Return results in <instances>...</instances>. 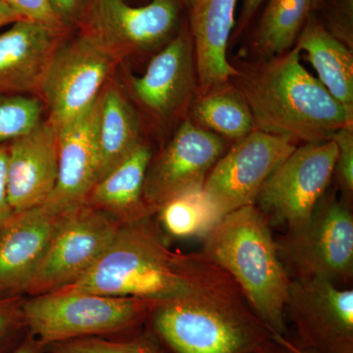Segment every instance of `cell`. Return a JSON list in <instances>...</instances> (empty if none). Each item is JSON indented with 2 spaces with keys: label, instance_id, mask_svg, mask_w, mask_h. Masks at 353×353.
<instances>
[{
  "label": "cell",
  "instance_id": "6da1fadb",
  "mask_svg": "<svg viewBox=\"0 0 353 353\" xmlns=\"http://www.w3.org/2000/svg\"><path fill=\"white\" fill-rule=\"evenodd\" d=\"M57 292L157 301L243 296L231 276L203 252L172 250L152 216L121 225L97 263L73 284Z\"/></svg>",
  "mask_w": 353,
  "mask_h": 353
},
{
  "label": "cell",
  "instance_id": "7a4b0ae2",
  "mask_svg": "<svg viewBox=\"0 0 353 353\" xmlns=\"http://www.w3.org/2000/svg\"><path fill=\"white\" fill-rule=\"evenodd\" d=\"M233 79L259 131L306 145L331 141L353 127V112L304 68L296 48Z\"/></svg>",
  "mask_w": 353,
  "mask_h": 353
},
{
  "label": "cell",
  "instance_id": "3957f363",
  "mask_svg": "<svg viewBox=\"0 0 353 353\" xmlns=\"http://www.w3.org/2000/svg\"><path fill=\"white\" fill-rule=\"evenodd\" d=\"M203 253L227 272L272 336H287L290 280L267 217L252 205L229 213L205 236Z\"/></svg>",
  "mask_w": 353,
  "mask_h": 353
},
{
  "label": "cell",
  "instance_id": "277c9868",
  "mask_svg": "<svg viewBox=\"0 0 353 353\" xmlns=\"http://www.w3.org/2000/svg\"><path fill=\"white\" fill-rule=\"evenodd\" d=\"M243 296L160 301L148 331L169 353H250L268 345L272 334Z\"/></svg>",
  "mask_w": 353,
  "mask_h": 353
},
{
  "label": "cell",
  "instance_id": "5b68a950",
  "mask_svg": "<svg viewBox=\"0 0 353 353\" xmlns=\"http://www.w3.org/2000/svg\"><path fill=\"white\" fill-rule=\"evenodd\" d=\"M160 301L88 292H52L24 299L28 334L41 347L75 340L127 338L139 333Z\"/></svg>",
  "mask_w": 353,
  "mask_h": 353
},
{
  "label": "cell",
  "instance_id": "8992f818",
  "mask_svg": "<svg viewBox=\"0 0 353 353\" xmlns=\"http://www.w3.org/2000/svg\"><path fill=\"white\" fill-rule=\"evenodd\" d=\"M118 62L108 48L82 31L62 41L39 92L55 129L75 120L97 101Z\"/></svg>",
  "mask_w": 353,
  "mask_h": 353
},
{
  "label": "cell",
  "instance_id": "52a82bcc",
  "mask_svg": "<svg viewBox=\"0 0 353 353\" xmlns=\"http://www.w3.org/2000/svg\"><path fill=\"white\" fill-rule=\"evenodd\" d=\"M277 246L283 264L287 262L296 278L348 282L353 272L352 213L333 197L319 202L307 222L289 230Z\"/></svg>",
  "mask_w": 353,
  "mask_h": 353
},
{
  "label": "cell",
  "instance_id": "ba28073f",
  "mask_svg": "<svg viewBox=\"0 0 353 353\" xmlns=\"http://www.w3.org/2000/svg\"><path fill=\"white\" fill-rule=\"evenodd\" d=\"M121 225L83 204L64 216L34 271L25 296L63 289L79 280L113 243Z\"/></svg>",
  "mask_w": 353,
  "mask_h": 353
},
{
  "label": "cell",
  "instance_id": "9c48e42d",
  "mask_svg": "<svg viewBox=\"0 0 353 353\" xmlns=\"http://www.w3.org/2000/svg\"><path fill=\"white\" fill-rule=\"evenodd\" d=\"M296 148L290 139L259 130L236 141L216 162L202 188L218 217L254 204L267 179Z\"/></svg>",
  "mask_w": 353,
  "mask_h": 353
},
{
  "label": "cell",
  "instance_id": "30bf717a",
  "mask_svg": "<svg viewBox=\"0 0 353 353\" xmlns=\"http://www.w3.org/2000/svg\"><path fill=\"white\" fill-rule=\"evenodd\" d=\"M336 157L333 139L296 148L265 182L256 199L259 210L289 230L303 226L328 188Z\"/></svg>",
  "mask_w": 353,
  "mask_h": 353
},
{
  "label": "cell",
  "instance_id": "8fae6325",
  "mask_svg": "<svg viewBox=\"0 0 353 353\" xmlns=\"http://www.w3.org/2000/svg\"><path fill=\"white\" fill-rule=\"evenodd\" d=\"M179 15L178 0H152L143 6H131L124 0H85L79 25L120 61L170 41Z\"/></svg>",
  "mask_w": 353,
  "mask_h": 353
},
{
  "label": "cell",
  "instance_id": "7c38bea8",
  "mask_svg": "<svg viewBox=\"0 0 353 353\" xmlns=\"http://www.w3.org/2000/svg\"><path fill=\"white\" fill-rule=\"evenodd\" d=\"M299 347L317 353H353V292L326 279L290 280L285 315Z\"/></svg>",
  "mask_w": 353,
  "mask_h": 353
},
{
  "label": "cell",
  "instance_id": "4fadbf2b",
  "mask_svg": "<svg viewBox=\"0 0 353 353\" xmlns=\"http://www.w3.org/2000/svg\"><path fill=\"white\" fill-rule=\"evenodd\" d=\"M226 148L222 137L192 121L183 122L146 172L143 196L153 214L174 197L201 190Z\"/></svg>",
  "mask_w": 353,
  "mask_h": 353
},
{
  "label": "cell",
  "instance_id": "5bb4252c",
  "mask_svg": "<svg viewBox=\"0 0 353 353\" xmlns=\"http://www.w3.org/2000/svg\"><path fill=\"white\" fill-rule=\"evenodd\" d=\"M196 78L194 43L190 32L185 30L152 58L143 75L130 79V88L148 113L167 121L192 101Z\"/></svg>",
  "mask_w": 353,
  "mask_h": 353
},
{
  "label": "cell",
  "instance_id": "9a60e30c",
  "mask_svg": "<svg viewBox=\"0 0 353 353\" xmlns=\"http://www.w3.org/2000/svg\"><path fill=\"white\" fill-rule=\"evenodd\" d=\"M97 101L75 120L57 130V182L43 208L66 215L83 205L99 181Z\"/></svg>",
  "mask_w": 353,
  "mask_h": 353
},
{
  "label": "cell",
  "instance_id": "2e32d148",
  "mask_svg": "<svg viewBox=\"0 0 353 353\" xmlns=\"http://www.w3.org/2000/svg\"><path fill=\"white\" fill-rule=\"evenodd\" d=\"M58 134L48 119L8 143L7 194L13 213L43 205L57 182Z\"/></svg>",
  "mask_w": 353,
  "mask_h": 353
},
{
  "label": "cell",
  "instance_id": "e0dca14e",
  "mask_svg": "<svg viewBox=\"0 0 353 353\" xmlns=\"http://www.w3.org/2000/svg\"><path fill=\"white\" fill-rule=\"evenodd\" d=\"M64 216L39 206L0 222V299L25 296Z\"/></svg>",
  "mask_w": 353,
  "mask_h": 353
},
{
  "label": "cell",
  "instance_id": "ac0fdd59",
  "mask_svg": "<svg viewBox=\"0 0 353 353\" xmlns=\"http://www.w3.org/2000/svg\"><path fill=\"white\" fill-rule=\"evenodd\" d=\"M66 31L30 20L0 34V94L39 97L46 71Z\"/></svg>",
  "mask_w": 353,
  "mask_h": 353
},
{
  "label": "cell",
  "instance_id": "d6986e66",
  "mask_svg": "<svg viewBox=\"0 0 353 353\" xmlns=\"http://www.w3.org/2000/svg\"><path fill=\"white\" fill-rule=\"evenodd\" d=\"M236 3L238 0H196L190 7V34L201 94L238 76L239 70L227 58Z\"/></svg>",
  "mask_w": 353,
  "mask_h": 353
},
{
  "label": "cell",
  "instance_id": "ffe728a7",
  "mask_svg": "<svg viewBox=\"0 0 353 353\" xmlns=\"http://www.w3.org/2000/svg\"><path fill=\"white\" fill-rule=\"evenodd\" d=\"M152 148L141 143L90 190L85 204L110 216L120 225L154 215L143 196Z\"/></svg>",
  "mask_w": 353,
  "mask_h": 353
},
{
  "label": "cell",
  "instance_id": "44dd1931",
  "mask_svg": "<svg viewBox=\"0 0 353 353\" xmlns=\"http://www.w3.org/2000/svg\"><path fill=\"white\" fill-rule=\"evenodd\" d=\"M141 136V122L131 102L117 85L106 83L97 101L99 181L143 143Z\"/></svg>",
  "mask_w": 353,
  "mask_h": 353
},
{
  "label": "cell",
  "instance_id": "7402d4cb",
  "mask_svg": "<svg viewBox=\"0 0 353 353\" xmlns=\"http://www.w3.org/2000/svg\"><path fill=\"white\" fill-rule=\"evenodd\" d=\"M296 48L307 53L322 85L347 110L353 112V54L321 23L309 18L296 39Z\"/></svg>",
  "mask_w": 353,
  "mask_h": 353
},
{
  "label": "cell",
  "instance_id": "603a6c76",
  "mask_svg": "<svg viewBox=\"0 0 353 353\" xmlns=\"http://www.w3.org/2000/svg\"><path fill=\"white\" fill-rule=\"evenodd\" d=\"M192 118L197 126L236 141L256 130L240 90L230 83L199 95L192 108Z\"/></svg>",
  "mask_w": 353,
  "mask_h": 353
},
{
  "label": "cell",
  "instance_id": "cb8c5ba5",
  "mask_svg": "<svg viewBox=\"0 0 353 353\" xmlns=\"http://www.w3.org/2000/svg\"><path fill=\"white\" fill-rule=\"evenodd\" d=\"M320 0H269L254 36L257 51L266 59L278 57L296 43Z\"/></svg>",
  "mask_w": 353,
  "mask_h": 353
},
{
  "label": "cell",
  "instance_id": "d4e9b609",
  "mask_svg": "<svg viewBox=\"0 0 353 353\" xmlns=\"http://www.w3.org/2000/svg\"><path fill=\"white\" fill-rule=\"evenodd\" d=\"M157 214L165 231L176 238H205L221 221L202 189L174 197L159 209Z\"/></svg>",
  "mask_w": 353,
  "mask_h": 353
},
{
  "label": "cell",
  "instance_id": "484cf974",
  "mask_svg": "<svg viewBox=\"0 0 353 353\" xmlns=\"http://www.w3.org/2000/svg\"><path fill=\"white\" fill-rule=\"evenodd\" d=\"M43 347L46 353H169L148 330L127 338L90 336Z\"/></svg>",
  "mask_w": 353,
  "mask_h": 353
},
{
  "label": "cell",
  "instance_id": "4316f807",
  "mask_svg": "<svg viewBox=\"0 0 353 353\" xmlns=\"http://www.w3.org/2000/svg\"><path fill=\"white\" fill-rule=\"evenodd\" d=\"M44 112L38 95L0 94V145L36 129L43 122Z\"/></svg>",
  "mask_w": 353,
  "mask_h": 353
},
{
  "label": "cell",
  "instance_id": "83f0119b",
  "mask_svg": "<svg viewBox=\"0 0 353 353\" xmlns=\"http://www.w3.org/2000/svg\"><path fill=\"white\" fill-rule=\"evenodd\" d=\"M23 296L0 299V353H11L27 336Z\"/></svg>",
  "mask_w": 353,
  "mask_h": 353
},
{
  "label": "cell",
  "instance_id": "f1b7e54d",
  "mask_svg": "<svg viewBox=\"0 0 353 353\" xmlns=\"http://www.w3.org/2000/svg\"><path fill=\"white\" fill-rule=\"evenodd\" d=\"M333 141L338 148L334 172L341 189L352 196L353 190V127L343 128L336 132Z\"/></svg>",
  "mask_w": 353,
  "mask_h": 353
},
{
  "label": "cell",
  "instance_id": "f546056e",
  "mask_svg": "<svg viewBox=\"0 0 353 353\" xmlns=\"http://www.w3.org/2000/svg\"><path fill=\"white\" fill-rule=\"evenodd\" d=\"M6 2L23 19L34 21L60 31L68 30L51 6L50 0H6Z\"/></svg>",
  "mask_w": 353,
  "mask_h": 353
},
{
  "label": "cell",
  "instance_id": "4dcf8cb0",
  "mask_svg": "<svg viewBox=\"0 0 353 353\" xmlns=\"http://www.w3.org/2000/svg\"><path fill=\"white\" fill-rule=\"evenodd\" d=\"M325 28L352 50L353 0H332Z\"/></svg>",
  "mask_w": 353,
  "mask_h": 353
},
{
  "label": "cell",
  "instance_id": "1f68e13d",
  "mask_svg": "<svg viewBox=\"0 0 353 353\" xmlns=\"http://www.w3.org/2000/svg\"><path fill=\"white\" fill-rule=\"evenodd\" d=\"M50 2L68 29L80 24L85 0H50Z\"/></svg>",
  "mask_w": 353,
  "mask_h": 353
},
{
  "label": "cell",
  "instance_id": "d6a6232c",
  "mask_svg": "<svg viewBox=\"0 0 353 353\" xmlns=\"http://www.w3.org/2000/svg\"><path fill=\"white\" fill-rule=\"evenodd\" d=\"M7 159H8V143L0 145V222L8 219L13 214L9 205L7 194Z\"/></svg>",
  "mask_w": 353,
  "mask_h": 353
},
{
  "label": "cell",
  "instance_id": "836d02e7",
  "mask_svg": "<svg viewBox=\"0 0 353 353\" xmlns=\"http://www.w3.org/2000/svg\"><path fill=\"white\" fill-rule=\"evenodd\" d=\"M265 0H243V7H241L240 20L238 23V29L236 34H240L245 29L246 26L250 24L253 16L259 10V7L263 3Z\"/></svg>",
  "mask_w": 353,
  "mask_h": 353
},
{
  "label": "cell",
  "instance_id": "e575fe53",
  "mask_svg": "<svg viewBox=\"0 0 353 353\" xmlns=\"http://www.w3.org/2000/svg\"><path fill=\"white\" fill-rule=\"evenodd\" d=\"M23 20L19 14L14 11L4 0H0V28Z\"/></svg>",
  "mask_w": 353,
  "mask_h": 353
},
{
  "label": "cell",
  "instance_id": "d590c367",
  "mask_svg": "<svg viewBox=\"0 0 353 353\" xmlns=\"http://www.w3.org/2000/svg\"><path fill=\"white\" fill-rule=\"evenodd\" d=\"M11 353H46V350L41 345L32 339L29 334L24 339V341L20 343L19 347L13 350Z\"/></svg>",
  "mask_w": 353,
  "mask_h": 353
},
{
  "label": "cell",
  "instance_id": "8d00e7d4",
  "mask_svg": "<svg viewBox=\"0 0 353 353\" xmlns=\"http://www.w3.org/2000/svg\"><path fill=\"white\" fill-rule=\"evenodd\" d=\"M273 340L277 341V343H281V345H284V347L289 348L290 352L294 353H317L315 352H312L310 350H305V348H303L299 347L294 341L290 340L288 336H272Z\"/></svg>",
  "mask_w": 353,
  "mask_h": 353
},
{
  "label": "cell",
  "instance_id": "74e56055",
  "mask_svg": "<svg viewBox=\"0 0 353 353\" xmlns=\"http://www.w3.org/2000/svg\"><path fill=\"white\" fill-rule=\"evenodd\" d=\"M250 353H294L290 352L289 348L284 347L281 343H277L275 340L271 341L268 345L261 348V350H256Z\"/></svg>",
  "mask_w": 353,
  "mask_h": 353
},
{
  "label": "cell",
  "instance_id": "f35d334b",
  "mask_svg": "<svg viewBox=\"0 0 353 353\" xmlns=\"http://www.w3.org/2000/svg\"><path fill=\"white\" fill-rule=\"evenodd\" d=\"M181 1H183V3L187 4L188 6L192 7L194 6V3H196V0H181Z\"/></svg>",
  "mask_w": 353,
  "mask_h": 353
},
{
  "label": "cell",
  "instance_id": "ab89813d",
  "mask_svg": "<svg viewBox=\"0 0 353 353\" xmlns=\"http://www.w3.org/2000/svg\"><path fill=\"white\" fill-rule=\"evenodd\" d=\"M4 1H6V0H4Z\"/></svg>",
  "mask_w": 353,
  "mask_h": 353
}]
</instances>
